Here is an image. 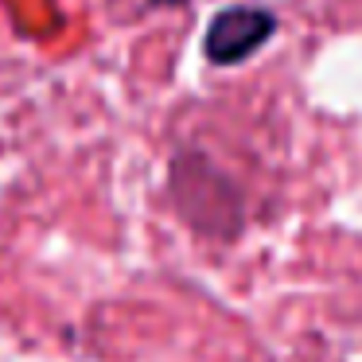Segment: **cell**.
<instances>
[{"mask_svg": "<svg viewBox=\"0 0 362 362\" xmlns=\"http://www.w3.org/2000/svg\"><path fill=\"white\" fill-rule=\"evenodd\" d=\"M276 35V16L261 4H230L206 24L203 55L214 66H242Z\"/></svg>", "mask_w": 362, "mask_h": 362, "instance_id": "obj_1", "label": "cell"}, {"mask_svg": "<svg viewBox=\"0 0 362 362\" xmlns=\"http://www.w3.org/2000/svg\"><path fill=\"white\" fill-rule=\"evenodd\" d=\"M148 4H156V8H175V4H187V0H148Z\"/></svg>", "mask_w": 362, "mask_h": 362, "instance_id": "obj_2", "label": "cell"}]
</instances>
